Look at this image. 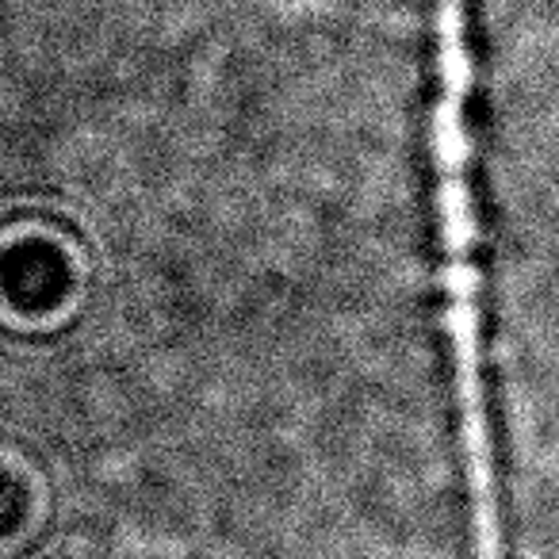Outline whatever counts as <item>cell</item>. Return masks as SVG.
I'll return each instance as SVG.
<instances>
[{
	"label": "cell",
	"mask_w": 559,
	"mask_h": 559,
	"mask_svg": "<svg viewBox=\"0 0 559 559\" xmlns=\"http://www.w3.org/2000/svg\"><path fill=\"white\" fill-rule=\"evenodd\" d=\"M437 47H441V100L433 116L437 203H441L444 253H449V314L456 342L460 406H464L467 475L475 506V556L506 559L502 518L490 464L487 395H483V342H479V272H475V211H472V134H467V0H437Z\"/></svg>",
	"instance_id": "cell-1"
}]
</instances>
